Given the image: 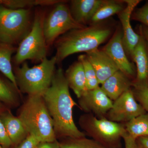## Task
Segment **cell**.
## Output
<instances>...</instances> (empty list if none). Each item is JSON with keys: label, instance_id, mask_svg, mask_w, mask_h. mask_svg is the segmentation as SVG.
Returning a JSON list of instances; mask_svg holds the SVG:
<instances>
[{"label": "cell", "instance_id": "22", "mask_svg": "<svg viewBox=\"0 0 148 148\" xmlns=\"http://www.w3.org/2000/svg\"><path fill=\"white\" fill-rule=\"evenodd\" d=\"M61 2L55 0H0V5L11 9H21L33 6L56 5Z\"/></svg>", "mask_w": 148, "mask_h": 148}, {"label": "cell", "instance_id": "11", "mask_svg": "<svg viewBox=\"0 0 148 148\" xmlns=\"http://www.w3.org/2000/svg\"><path fill=\"white\" fill-rule=\"evenodd\" d=\"M125 6L123 10L117 15L121 25L123 33V44L127 57L131 59L133 51L140 39V34L134 31L130 20L132 12L141 1L140 0H124Z\"/></svg>", "mask_w": 148, "mask_h": 148}, {"label": "cell", "instance_id": "12", "mask_svg": "<svg viewBox=\"0 0 148 148\" xmlns=\"http://www.w3.org/2000/svg\"><path fill=\"white\" fill-rule=\"evenodd\" d=\"M113 103L100 86L88 90L79 98V105L82 110L101 118L107 114L112 108Z\"/></svg>", "mask_w": 148, "mask_h": 148}, {"label": "cell", "instance_id": "1", "mask_svg": "<svg viewBox=\"0 0 148 148\" xmlns=\"http://www.w3.org/2000/svg\"><path fill=\"white\" fill-rule=\"evenodd\" d=\"M53 121L56 138L85 137L74 122L73 109L77 106L71 96L63 69L55 71L51 84L43 95Z\"/></svg>", "mask_w": 148, "mask_h": 148}, {"label": "cell", "instance_id": "15", "mask_svg": "<svg viewBox=\"0 0 148 148\" xmlns=\"http://www.w3.org/2000/svg\"><path fill=\"white\" fill-rule=\"evenodd\" d=\"M104 2V0H73L70 9L74 19L79 24L86 26Z\"/></svg>", "mask_w": 148, "mask_h": 148}, {"label": "cell", "instance_id": "31", "mask_svg": "<svg viewBox=\"0 0 148 148\" xmlns=\"http://www.w3.org/2000/svg\"><path fill=\"white\" fill-rule=\"evenodd\" d=\"M37 148H61L57 140L52 142H43L39 144Z\"/></svg>", "mask_w": 148, "mask_h": 148}, {"label": "cell", "instance_id": "5", "mask_svg": "<svg viewBox=\"0 0 148 148\" xmlns=\"http://www.w3.org/2000/svg\"><path fill=\"white\" fill-rule=\"evenodd\" d=\"M79 123L85 134L109 148H119L121 140L127 133L124 125L106 118L98 119L92 114L80 117Z\"/></svg>", "mask_w": 148, "mask_h": 148}, {"label": "cell", "instance_id": "6", "mask_svg": "<svg viewBox=\"0 0 148 148\" xmlns=\"http://www.w3.org/2000/svg\"><path fill=\"white\" fill-rule=\"evenodd\" d=\"M30 11L11 9L0 5V43L11 45L21 42L31 27Z\"/></svg>", "mask_w": 148, "mask_h": 148}, {"label": "cell", "instance_id": "35", "mask_svg": "<svg viewBox=\"0 0 148 148\" xmlns=\"http://www.w3.org/2000/svg\"><path fill=\"white\" fill-rule=\"evenodd\" d=\"M0 148H3L2 147V146L0 145Z\"/></svg>", "mask_w": 148, "mask_h": 148}, {"label": "cell", "instance_id": "26", "mask_svg": "<svg viewBox=\"0 0 148 148\" xmlns=\"http://www.w3.org/2000/svg\"><path fill=\"white\" fill-rule=\"evenodd\" d=\"M132 18L141 22L148 28V2L142 7L134 10L131 16Z\"/></svg>", "mask_w": 148, "mask_h": 148}, {"label": "cell", "instance_id": "21", "mask_svg": "<svg viewBox=\"0 0 148 148\" xmlns=\"http://www.w3.org/2000/svg\"><path fill=\"white\" fill-rule=\"evenodd\" d=\"M125 127L127 134L137 139L148 136V114L141 115L125 123Z\"/></svg>", "mask_w": 148, "mask_h": 148}, {"label": "cell", "instance_id": "24", "mask_svg": "<svg viewBox=\"0 0 148 148\" xmlns=\"http://www.w3.org/2000/svg\"><path fill=\"white\" fill-rule=\"evenodd\" d=\"M83 66L88 90H92L99 87V82L93 67L89 63L86 54L79 55L78 58Z\"/></svg>", "mask_w": 148, "mask_h": 148}, {"label": "cell", "instance_id": "4", "mask_svg": "<svg viewBox=\"0 0 148 148\" xmlns=\"http://www.w3.org/2000/svg\"><path fill=\"white\" fill-rule=\"evenodd\" d=\"M56 59L45 58L38 65L29 67L26 62L18 67L15 72L19 90L28 95H43L50 87L55 72Z\"/></svg>", "mask_w": 148, "mask_h": 148}, {"label": "cell", "instance_id": "10", "mask_svg": "<svg viewBox=\"0 0 148 148\" xmlns=\"http://www.w3.org/2000/svg\"><path fill=\"white\" fill-rule=\"evenodd\" d=\"M119 27L108 42L102 49L116 64L120 71L130 78H135L136 71L134 64L130 62L125 53L123 44L122 29Z\"/></svg>", "mask_w": 148, "mask_h": 148}, {"label": "cell", "instance_id": "29", "mask_svg": "<svg viewBox=\"0 0 148 148\" xmlns=\"http://www.w3.org/2000/svg\"><path fill=\"white\" fill-rule=\"evenodd\" d=\"M40 143L39 140L34 136L29 135L15 148H37Z\"/></svg>", "mask_w": 148, "mask_h": 148}, {"label": "cell", "instance_id": "34", "mask_svg": "<svg viewBox=\"0 0 148 148\" xmlns=\"http://www.w3.org/2000/svg\"><path fill=\"white\" fill-rule=\"evenodd\" d=\"M4 109L5 108L3 105L2 103L0 102V114L4 112Z\"/></svg>", "mask_w": 148, "mask_h": 148}, {"label": "cell", "instance_id": "23", "mask_svg": "<svg viewBox=\"0 0 148 148\" xmlns=\"http://www.w3.org/2000/svg\"><path fill=\"white\" fill-rule=\"evenodd\" d=\"M59 144L61 148H109L96 140L85 137L66 138Z\"/></svg>", "mask_w": 148, "mask_h": 148}, {"label": "cell", "instance_id": "14", "mask_svg": "<svg viewBox=\"0 0 148 148\" xmlns=\"http://www.w3.org/2000/svg\"><path fill=\"white\" fill-rule=\"evenodd\" d=\"M86 55L95 70L100 84L119 70L116 64L102 49H96Z\"/></svg>", "mask_w": 148, "mask_h": 148}, {"label": "cell", "instance_id": "30", "mask_svg": "<svg viewBox=\"0 0 148 148\" xmlns=\"http://www.w3.org/2000/svg\"><path fill=\"white\" fill-rule=\"evenodd\" d=\"M124 141L125 148H141L138 145L137 139L132 138L126 133L123 137Z\"/></svg>", "mask_w": 148, "mask_h": 148}, {"label": "cell", "instance_id": "19", "mask_svg": "<svg viewBox=\"0 0 148 148\" xmlns=\"http://www.w3.org/2000/svg\"><path fill=\"white\" fill-rule=\"evenodd\" d=\"M124 1L104 0L90 21V24L101 23L110 16L117 14L123 10L125 6Z\"/></svg>", "mask_w": 148, "mask_h": 148}, {"label": "cell", "instance_id": "3", "mask_svg": "<svg viewBox=\"0 0 148 148\" xmlns=\"http://www.w3.org/2000/svg\"><path fill=\"white\" fill-rule=\"evenodd\" d=\"M18 117L29 135L40 143L57 140L53 121L42 95H28Z\"/></svg>", "mask_w": 148, "mask_h": 148}, {"label": "cell", "instance_id": "13", "mask_svg": "<svg viewBox=\"0 0 148 148\" xmlns=\"http://www.w3.org/2000/svg\"><path fill=\"white\" fill-rule=\"evenodd\" d=\"M140 39L131 59L136 64V75L132 80L134 88L148 87V43L140 31Z\"/></svg>", "mask_w": 148, "mask_h": 148}, {"label": "cell", "instance_id": "32", "mask_svg": "<svg viewBox=\"0 0 148 148\" xmlns=\"http://www.w3.org/2000/svg\"><path fill=\"white\" fill-rule=\"evenodd\" d=\"M137 141L140 148H148V136L140 137Z\"/></svg>", "mask_w": 148, "mask_h": 148}, {"label": "cell", "instance_id": "9", "mask_svg": "<svg viewBox=\"0 0 148 148\" xmlns=\"http://www.w3.org/2000/svg\"><path fill=\"white\" fill-rule=\"evenodd\" d=\"M147 113L145 109L137 102L131 89L125 92L113 103L108 112V119L116 123L127 122L141 115Z\"/></svg>", "mask_w": 148, "mask_h": 148}, {"label": "cell", "instance_id": "25", "mask_svg": "<svg viewBox=\"0 0 148 148\" xmlns=\"http://www.w3.org/2000/svg\"><path fill=\"white\" fill-rule=\"evenodd\" d=\"M0 102L11 106H15L18 103L16 92L12 88L0 78Z\"/></svg>", "mask_w": 148, "mask_h": 148}, {"label": "cell", "instance_id": "17", "mask_svg": "<svg viewBox=\"0 0 148 148\" xmlns=\"http://www.w3.org/2000/svg\"><path fill=\"white\" fill-rule=\"evenodd\" d=\"M69 88L79 98L87 91L83 66L78 60L71 65L64 73Z\"/></svg>", "mask_w": 148, "mask_h": 148}, {"label": "cell", "instance_id": "28", "mask_svg": "<svg viewBox=\"0 0 148 148\" xmlns=\"http://www.w3.org/2000/svg\"><path fill=\"white\" fill-rule=\"evenodd\" d=\"M0 145L3 148H10L13 145L9 137L6 130L0 118Z\"/></svg>", "mask_w": 148, "mask_h": 148}, {"label": "cell", "instance_id": "33", "mask_svg": "<svg viewBox=\"0 0 148 148\" xmlns=\"http://www.w3.org/2000/svg\"><path fill=\"white\" fill-rule=\"evenodd\" d=\"M139 29L143 34V36L145 39L146 41L148 43V28L144 26V25H141L139 27Z\"/></svg>", "mask_w": 148, "mask_h": 148}, {"label": "cell", "instance_id": "18", "mask_svg": "<svg viewBox=\"0 0 148 148\" xmlns=\"http://www.w3.org/2000/svg\"><path fill=\"white\" fill-rule=\"evenodd\" d=\"M0 118L13 145H18L29 135L19 118L9 111H5L0 114Z\"/></svg>", "mask_w": 148, "mask_h": 148}, {"label": "cell", "instance_id": "7", "mask_svg": "<svg viewBox=\"0 0 148 148\" xmlns=\"http://www.w3.org/2000/svg\"><path fill=\"white\" fill-rule=\"evenodd\" d=\"M86 26L79 24L74 19L70 7L64 2L58 3L42 21L47 45L48 47L53 44L59 37L69 31Z\"/></svg>", "mask_w": 148, "mask_h": 148}, {"label": "cell", "instance_id": "8", "mask_svg": "<svg viewBox=\"0 0 148 148\" xmlns=\"http://www.w3.org/2000/svg\"><path fill=\"white\" fill-rule=\"evenodd\" d=\"M47 47L43 32L42 21L40 15H36L29 34L20 42L14 61L17 65L27 60L41 62L47 57Z\"/></svg>", "mask_w": 148, "mask_h": 148}, {"label": "cell", "instance_id": "27", "mask_svg": "<svg viewBox=\"0 0 148 148\" xmlns=\"http://www.w3.org/2000/svg\"><path fill=\"white\" fill-rule=\"evenodd\" d=\"M132 91L136 100L148 114V87L134 88Z\"/></svg>", "mask_w": 148, "mask_h": 148}, {"label": "cell", "instance_id": "2", "mask_svg": "<svg viewBox=\"0 0 148 148\" xmlns=\"http://www.w3.org/2000/svg\"><path fill=\"white\" fill-rule=\"evenodd\" d=\"M112 31L110 27L102 22L67 32L54 42L56 63L62 62L74 53H87L98 48L111 36Z\"/></svg>", "mask_w": 148, "mask_h": 148}, {"label": "cell", "instance_id": "20", "mask_svg": "<svg viewBox=\"0 0 148 148\" xmlns=\"http://www.w3.org/2000/svg\"><path fill=\"white\" fill-rule=\"evenodd\" d=\"M14 49L11 45L2 44L0 45V72L11 82L12 84L18 90L15 75L13 73L11 64V57Z\"/></svg>", "mask_w": 148, "mask_h": 148}, {"label": "cell", "instance_id": "16", "mask_svg": "<svg viewBox=\"0 0 148 148\" xmlns=\"http://www.w3.org/2000/svg\"><path fill=\"white\" fill-rule=\"evenodd\" d=\"M132 84L131 78L119 70L106 79L101 84V88L106 95L114 101L131 89Z\"/></svg>", "mask_w": 148, "mask_h": 148}]
</instances>
